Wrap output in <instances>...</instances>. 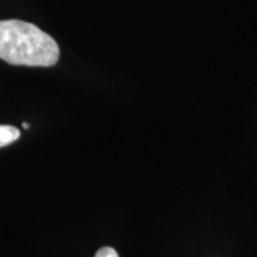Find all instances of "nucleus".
Wrapping results in <instances>:
<instances>
[{
  "label": "nucleus",
  "mask_w": 257,
  "mask_h": 257,
  "mask_svg": "<svg viewBox=\"0 0 257 257\" xmlns=\"http://www.w3.org/2000/svg\"><path fill=\"white\" fill-rule=\"evenodd\" d=\"M22 126H23V128H29V127H30V124H29V123H23Z\"/></svg>",
  "instance_id": "obj_4"
},
{
  "label": "nucleus",
  "mask_w": 257,
  "mask_h": 257,
  "mask_svg": "<svg viewBox=\"0 0 257 257\" xmlns=\"http://www.w3.org/2000/svg\"><path fill=\"white\" fill-rule=\"evenodd\" d=\"M60 49L46 32L23 20H0V59L29 67H50L59 62Z\"/></svg>",
  "instance_id": "obj_1"
},
{
  "label": "nucleus",
  "mask_w": 257,
  "mask_h": 257,
  "mask_svg": "<svg viewBox=\"0 0 257 257\" xmlns=\"http://www.w3.org/2000/svg\"><path fill=\"white\" fill-rule=\"evenodd\" d=\"M94 257H119V254H117V251L113 247L106 246V247L99 248V250L96 251Z\"/></svg>",
  "instance_id": "obj_3"
},
{
  "label": "nucleus",
  "mask_w": 257,
  "mask_h": 257,
  "mask_svg": "<svg viewBox=\"0 0 257 257\" xmlns=\"http://www.w3.org/2000/svg\"><path fill=\"white\" fill-rule=\"evenodd\" d=\"M20 138V130L13 126L0 124V147L9 146Z\"/></svg>",
  "instance_id": "obj_2"
}]
</instances>
